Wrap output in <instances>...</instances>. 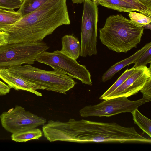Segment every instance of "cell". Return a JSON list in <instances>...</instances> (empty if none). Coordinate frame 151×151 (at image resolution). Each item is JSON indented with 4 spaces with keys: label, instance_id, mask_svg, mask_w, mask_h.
Segmentation results:
<instances>
[{
    "label": "cell",
    "instance_id": "603a6c76",
    "mask_svg": "<svg viewBox=\"0 0 151 151\" xmlns=\"http://www.w3.org/2000/svg\"><path fill=\"white\" fill-rule=\"evenodd\" d=\"M127 1L137 7L141 11L142 13L151 17V11L138 0H123Z\"/></svg>",
    "mask_w": 151,
    "mask_h": 151
},
{
    "label": "cell",
    "instance_id": "e0dca14e",
    "mask_svg": "<svg viewBox=\"0 0 151 151\" xmlns=\"http://www.w3.org/2000/svg\"><path fill=\"white\" fill-rule=\"evenodd\" d=\"M131 113L134 123L137 124L144 132L151 137V120L142 114L137 109H135Z\"/></svg>",
    "mask_w": 151,
    "mask_h": 151
},
{
    "label": "cell",
    "instance_id": "f1b7e54d",
    "mask_svg": "<svg viewBox=\"0 0 151 151\" xmlns=\"http://www.w3.org/2000/svg\"><path fill=\"white\" fill-rule=\"evenodd\" d=\"M151 24L150 23L148 24H147L144 26H143L142 27L144 28L149 29L150 30H151Z\"/></svg>",
    "mask_w": 151,
    "mask_h": 151
},
{
    "label": "cell",
    "instance_id": "83f0119b",
    "mask_svg": "<svg viewBox=\"0 0 151 151\" xmlns=\"http://www.w3.org/2000/svg\"><path fill=\"white\" fill-rule=\"evenodd\" d=\"M85 0H72L73 3L74 4H81L83 3L84 1ZM93 1L95 0H90Z\"/></svg>",
    "mask_w": 151,
    "mask_h": 151
},
{
    "label": "cell",
    "instance_id": "ba28073f",
    "mask_svg": "<svg viewBox=\"0 0 151 151\" xmlns=\"http://www.w3.org/2000/svg\"><path fill=\"white\" fill-rule=\"evenodd\" d=\"M81 26V48L80 56L85 57L97 53V5L90 0L83 2Z\"/></svg>",
    "mask_w": 151,
    "mask_h": 151
},
{
    "label": "cell",
    "instance_id": "6da1fadb",
    "mask_svg": "<svg viewBox=\"0 0 151 151\" xmlns=\"http://www.w3.org/2000/svg\"><path fill=\"white\" fill-rule=\"evenodd\" d=\"M67 0H48L40 8L22 17L4 31L9 43L41 42L58 27L70 23Z\"/></svg>",
    "mask_w": 151,
    "mask_h": 151
},
{
    "label": "cell",
    "instance_id": "8fae6325",
    "mask_svg": "<svg viewBox=\"0 0 151 151\" xmlns=\"http://www.w3.org/2000/svg\"><path fill=\"white\" fill-rule=\"evenodd\" d=\"M0 78L6 83L11 88L26 91L38 96H42L41 93L37 90H44L43 88L10 71L6 68H0Z\"/></svg>",
    "mask_w": 151,
    "mask_h": 151
},
{
    "label": "cell",
    "instance_id": "52a82bcc",
    "mask_svg": "<svg viewBox=\"0 0 151 151\" xmlns=\"http://www.w3.org/2000/svg\"><path fill=\"white\" fill-rule=\"evenodd\" d=\"M151 100V99L143 97L135 101L129 100L127 97H117L104 100L97 104L86 106L81 109L79 112L83 117H109L121 113H132Z\"/></svg>",
    "mask_w": 151,
    "mask_h": 151
},
{
    "label": "cell",
    "instance_id": "44dd1931",
    "mask_svg": "<svg viewBox=\"0 0 151 151\" xmlns=\"http://www.w3.org/2000/svg\"><path fill=\"white\" fill-rule=\"evenodd\" d=\"M151 63V45L142 54L139 59L134 64L133 67L146 66L149 63Z\"/></svg>",
    "mask_w": 151,
    "mask_h": 151
},
{
    "label": "cell",
    "instance_id": "cb8c5ba5",
    "mask_svg": "<svg viewBox=\"0 0 151 151\" xmlns=\"http://www.w3.org/2000/svg\"><path fill=\"white\" fill-rule=\"evenodd\" d=\"M140 91L142 97L151 99V76L147 79Z\"/></svg>",
    "mask_w": 151,
    "mask_h": 151
},
{
    "label": "cell",
    "instance_id": "484cf974",
    "mask_svg": "<svg viewBox=\"0 0 151 151\" xmlns=\"http://www.w3.org/2000/svg\"><path fill=\"white\" fill-rule=\"evenodd\" d=\"M10 89L8 85L0 80V93L3 95H6L10 92Z\"/></svg>",
    "mask_w": 151,
    "mask_h": 151
},
{
    "label": "cell",
    "instance_id": "277c9868",
    "mask_svg": "<svg viewBox=\"0 0 151 151\" xmlns=\"http://www.w3.org/2000/svg\"><path fill=\"white\" fill-rule=\"evenodd\" d=\"M10 71L43 88L44 90L66 94L77 82L69 76L58 70L47 71L27 64L6 68Z\"/></svg>",
    "mask_w": 151,
    "mask_h": 151
},
{
    "label": "cell",
    "instance_id": "5bb4252c",
    "mask_svg": "<svg viewBox=\"0 0 151 151\" xmlns=\"http://www.w3.org/2000/svg\"><path fill=\"white\" fill-rule=\"evenodd\" d=\"M93 2L97 5H100L120 12H129L136 11L142 13L137 7L123 0H95Z\"/></svg>",
    "mask_w": 151,
    "mask_h": 151
},
{
    "label": "cell",
    "instance_id": "d6986e66",
    "mask_svg": "<svg viewBox=\"0 0 151 151\" xmlns=\"http://www.w3.org/2000/svg\"><path fill=\"white\" fill-rule=\"evenodd\" d=\"M139 67V66L133 67L130 69H127L112 85L100 96L99 99L101 100H104L106 96L116 89L131 75L137 71Z\"/></svg>",
    "mask_w": 151,
    "mask_h": 151
},
{
    "label": "cell",
    "instance_id": "8992f818",
    "mask_svg": "<svg viewBox=\"0 0 151 151\" xmlns=\"http://www.w3.org/2000/svg\"><path fill=\"white\" fill-rule=\"evenodd\" d=\"M36 61L49 65L55 70L80 81L83 84L92 85L90 73L86 66L60 50L51 52H44L38 55Z\"/></svg>",
    "mask_w": 151,
    "mask_h": 151
},
{
    "label": "cell",
    "instance_id": "4fadbf2b",
    "mask_svg": "<svg viewBox=\"0 0 151 151\" xmlns=\"http://www.w3.org/2000/svg\"><path fill=\"white\" fill-rule=\"evenodd\" d=\"M62 48L63 53L76 60L80 56L81 44L78 39L73 35H66L62 38Z\"/></svg>",
    "mask_w": 151,
    "mask_h": 151
},
{
    "label": "cell",
    "instance_id": "d4e9b609",
    "mask_svg": "<svg viewBox=\"0 0 151 151\" xmlns=\"http://www.w3.org/2000/svg\"><path fill=\"white\" fill-rule=\"evenodd\" d=\"M9 35L6 32L0 31V47L9 43Z\"/></svg>",
    "mask_w": 151,
    "mask_h": 151
},
{
    "label": "cell",
    "instance_id": "3957f363",
    "mask_svg": "<svg viewBox=\"0 0 151 151\" xmlns=\"http://www.w3.org/2000/svg\"><path fill=\"white\" fill-rule=\"evenodd\" d=\"M144 29L121 14L112 15L100 29L99 38L109 49L126 53L140 43Z\"/></svg>",
    "mask_w": 151,
    "mask_h": 151
},
{
    "label": "cell",
    "instance_id": "5b68a950",
    "mask_svg": "<svg viewBox=\"0 0 151 151\" xmlns=\"http://www.w3.org/2000/svg\"><path fill=\"white\" fill-rule=\"evenodd\" d=\"M50 47L43 42L8 43L0 47V68L32 64Z\"/></svg>",
    "mask_w": 151,
    "mask_h": 151
},
{
    "label": "cell",
    "instance_id": "4316f807",
    "mask_svg": "<svg viewBox=\"0 0 151 151\" xmlns=\"http://www.w3.org/2000/svg\"><path fill=\"white\" fill-rule=\"evenodd\" d=\"M151 11V0H138Z\"/></svg>",
    "mask_w": 151,
    "mask_h": 151
},
{
    "label": "cell",
    "instance_id": "ffe728a7",
    "mask_svg": "<svg viewBox=\"0 0 151 151\" xmlns=\"http://www.w3.org/2000/svg\"><path fill=\"white\" fill-rule=\"evenodd\" d=\"M131 22L134 24L139 27H142L151 22V17L142 13L130 12L128 14Z\"/></svg>",
    "mask_w": 151,
    "mask_h": 151
},
{
    "label": "cell",
    "instance_id": "7c38bea8",
    "mask_svg": "<svg viewBox=\"0 0 151 151\" xmlns=\"http://www.w3.org/2000/svg\"><path fill=\"white\" fill-rule=\"evenodd\" d=\"M151 45V42L146 44L132 55L112 66L102 76L101 80L102 82H105L111 79L116 73L126 66L131 64L135 63L142 54Z\"/></svg>",
    "mask_w": 151,
    "mask_h": 151
},
{
    "label": "cell",
    "instance_id": "9c48e42d",
    "mask_svg": "<svg viewBox=\"0 0 151 151\" xmlns=\"http://www.w3.org/2000/svg\"><path fill=\"white\" fill-rule=\"evenodd\" d=\"M0 119L3 127L12 134L33 129L46 122L44 118L27 111L18 105L2 113Z\"/></svg>",
    "mask_w": 151,
    "mask_h": 151
},
{
    "label": "cell",
    "instance_id": "f546056e",
    "mask_svg": "<svg viewBox=\"0 0 151 151\" xmlns=\"http://www.w3.org/2000/svg\"><path fill=\"white\" fill-rule=\"evenodd\" d=\"M3 95L2 94L0 93V96Z\"/></svg>",
    "mask_w": 151,
    "mask_h": 151
},
{
    "label": "cell",
    "instance_id": "ac0fdd59",
    "mask_svg": "<svg viewBox=\"0 0 151 151\" xmlns=\"http://www.w3.org/2000/svg\"><path fill=\"white\" fill-rule=\"evenodd\" d=\"M48 0H23L17 10L22 17L35 11L44 4Z\"/></svg>",
    "mask_w": 151,
    "mask_h": 151
},
{
    "label": "cell",
    "instance_id": "2e32d148",
    "mask_svg": "<svg viewBox=\"0 0 151 151\" xmlns=\"http://www.w3.org/2000/svg\"><path fill=\"white\" fill-rule=\"evenodd\" d=\"M42 131L39 129H33L12 134V140L17 142H25L32 140H38L42 136Z\"/></svg>",
    "mask_w": 151,
    "mask_h": 151
},
{
    "label": "cell",
    "instance_id": "9a60e30c",
    "mask_svg": "<svg viewBox=\"0 0 151 151\" xmlns=\"http://www.w3.org/2000/svg\"><path fill=\"white\" fill-rule=\"evenodd\" d=\"M21 17L18 11L6 10L0 8V31H4Z\"/></svg>",
    "mask_w": 151,
    "mask_h": 151
},
{
    "label": "cell",
    "instance_id": "7402d4cb",
    "mask_svg": "<svg viewBox=\"0 0 151 151\" xmlns=\"http://www.w3.org/2000/svg\"><path fill=\"white\" fill-rule=\"evenodd\" d=\"M23 0H0V8L7 10L19 8Z\"/></svg>",
    "mask_w": 151,
    "mask_h": 151
},
{
    "label": "cell",
    "instance_id": "7a4b0ae2",
    "mask_svg": "<svg viewBox=\"0 0 151 151\" xmlns=\"http://www.w3.org/2000/svg\"><path fill=\"white\" fill-rule=\"evenodd\" d=\"M68 134L72 142L151 143L150 139L140 134L134 127H124L114 122L74 119L69 126Z\"/></svg>",
    "mask_w": 151,
    "mask_h": 151
},
{
    "label": "cell",
    "instance_id": "30bf717a",
    "mask_svg": "<svg viewBox=\"0 0 151 151\" xmlns=\"http://www.w3.org/2000/svg\"><path fill=\"white\" fill-rule=\"evenodd\" d=\"M151 64L149 68L146 66H139L137 71L104 100L119 97H128L136 94L141 90L147 79L151 76Z\"/></svg>",
    "mask_w": 151,
    "mask_h": 151
}]
</instances>
